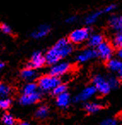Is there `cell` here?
<instances>
[{
	"instance_id": "6da1fadb",
	"label": "cell",
	"mask_w": 122,
	"mask_h": 125,
	"mask_svg": "<svg viewBox=\"0 0 122 125\" xmlns=\"http://www.w3.org/2000/svg\"><path fill=\"white\" fill-rule=\"evenodd\" d=\"M73 45L67 39H61L50 49L45 54V61L47 64L53 65L58 62L62 58L69 56L72 53Z\"/></svg>"
},
{
	"instance_id": "7a4b0ae2",
	"label": "cell",
	"mask_w": 122,
	"mask_h": 125,
	"mask_svg": "<svg viewBox=\"0 0 122 125\" xmlns=\"http://www.w3.org/2000/svg\"><path fill=\"white\" fill-rule=\"evenodd\" d=\"M61 84V80L59 77L54 75H45L38 80V86L42 91H52L56 86Z\"/></svg>"
},
{
	"instance_id": "3957f363",
	"label": "cell",
	"mask_w": 122,
	"mask_h": 125,
	"mask_svg": "<svg viewBox=\"0 0 122 125\" xmlns=\"http://www.w3.org/2000/svg\"><path fill=\"white\" fill-rule=\"evenodd\" d=\"M89 28H81L75 29L69 34L68 40L72 44H81L86 41L91 35Z\"/></svg>"
},
{
	"instance_id": "277c9868",
	"label": "cell",
	"mask_w": 122,
	"mask_h": 125,
	"mask_svg": "<svg viewBox=\"0 0 122 125\" xmlns=\"http://www.w3.org/2000/svg\"><path fill=\"white\" fill-rule=\"evenodd\" d=\"M97 56L103 60L108 61L112 58L113 54V46L112 43L108 41H103L97 47H96Z\"/></svg>"
},
{
	"instance_id": "5b68a950",
	"label": "cell",
	"mask_w": 122,
	"mask_h": 125,
	"mask_svg": "<svg viewBox=\"0 0 122 125\" xmlns=\"http://www.w3.org/2000/svg\"><path fill=\"white\" fill-rule=\"evenodd\" d=\"M92 82L93 86L96 89V92L103 94V95H106L111 91V87H110L109 84H108V80L105 79L103 76H102V75H96L93 78Z\"/></svg>"
},
{
	"instance_id": "8992f818",
	"label": "cell",
	"mask_w": 122,
	"mask_h": 125,
	"mask_svg": "<svg viewBox=\"0 0 122 125\" xmlns=\"http://www.w3.org/2000/svg\"><path fill=\"white\" fill-rule=\"evenodd\" d=\"M70 69H71V65L69 62H58L51 66V68L50 70V75L60 77L62 75H65L66 73H67Z\"/></svg>"
},
{
	"instance_id": "52a82bcc",
	"label": "cell",
	"mask_w": 122,
	"mask_h": 125,
	"mask_svg": "<svg viewBox=\"0 0 122 125\" xmlns=\"http://www.w3.org/2000/svg\"><path fill=\"white\" fill-rule=\"evenodd\" d=\"M46 61H45V56L43 55L41 52H35L32 55L31 60L28 63V66L29 68L33 69H38L44 66Z\"/></svg>"
},
{
	"instance_id": "ba28073f",
	"label": "cell",
	"mask_w": 122,
	"mask_h": 125,
	"mask_svg": "<svg viewBox=\"0 0 122 125\" xmlns=\"http://www.w3.org/2000/svg\"><path fill=\"white\" fill-rule=\"evenodd\" d=\"M41 99V94L39 92H35L30 94H23L20 98V103L22 105H30L38 102Z\"/></svg>"
},
{
	"instance_id": "9c48e42d",
	"label": "cell",
	"mask_w": 122,
	"mask_h": 125,
	"mask_svg": "<svg viewBox=\"0 0 122 125\" xmlns=\"http://www.w3.org/2000/svg\"><path fill=\"white\" fill-rule=\"evenodd\" d=\"M96 57H98L96 50L93 49L92 47H90V48L85 49L83 52H81L77 56V61L79 62H85Z\"/></svg>"
},
{
	"instance_id": "30bf717a",
	"label": "cell",
	"mask_w": 122,
	"mask_h": 125,
	"mask_svg": "<svg viewBox=\"0 0 122 125\" xmlns=\"http://www.w3.org/2000/svg\"><path fill=\"white\" fill-rule=\"evenodd\" d=\"M96 89L95 88L94 86H91V87H87L84 89L83 91H81L80 94H79L75 97V101L76 102H80V101H86L88 99H90L91 97L96 94Z\"/></svg>"
},
{
	"instance_id": "8fae6325",
	"label": "cell",
	"mask_w": 122,
	"mask_h": 125,
	"mask_svg": "<svg viewBox=\"0 0 122 125\" xmlns=\"http://www.w3.org/2000/svg\"><path fill=\"white\" fill-rule=\"evenodd\" d=\"M110 28L116 33L122 32V16H113L108 21Z\"/></svg>"
},
{
	"instance_id": "7c38bea8",
	"label": "cell",
	"mask_w": 122,
	"mask_h": 125,
	"mask_svg": "<svg viewBox=\"0 0 122 125\" xmlns=\"http://www.w3.org/2000/svg\"><path fill=\"white\" fill-rule=\"evenodd\" d=\"M50 27L47 24H43V25H40L36 30L32 33L31 36L33 37V39H41L45 37L47 34H49V33L50 32Z\"/></svg>"
},
{
	"instance_id": "4fadbf2b",
	"label": "cell",
	"mask_w": 122,
	"mask_h": 125,
	"mask_svg": "<svg viewBox=\"0 0 122 125\" xmlns=\"http://www.w3.org/2000/svg\"><path fill=\"white\" fill-rule=\"evenodd\" d=\"M71 98L67 93H63V94H61L59 95H57L56 97V104L59 107L61 108H65L67 107L70 104Z\"/></svg>"
},
{
	"instance_id": "5bb4252c",
	"label": "cell",
	"mask_w": 122,
	"mask_h": 125,
	"mask_svg": "<svg viewBox=\"0 0 122 125\" xmlns=\"http://www.w3.org/2000/svg\"><path fill=\"white\" fill-rule=\"evenodd\" d=\"M87 43L89 45L90 47H92V48H95V47H97L100 44L102 43L103 40V37L102 34H99V33H94V34H91L90 37L87 40Z\"/></svg>"
},
{
	"instance_id": "9a60e30c",
	"label": "cell",
	"mask_w": 122,
	"mask_h": 125,
	"mask_svg": "<svg viewBox=\"0 0 122 125\" xmlns=\"http://www.w3.org/2000/svg\"><path fill=\"white\" fill-rule=\"evenodd\" d=\"M107 67L110 71L119 72L122 70V60L120 59H109L107 62Z\"/></svg>"
},
{
	"instance_id": "2e32d148",
	"label": "cell",
	"mask_w": 122,
	"mask_h": 125,
	"mask_svg": "<svg viewBox=\"0 0 122 125\" xmlns=\"http://www.w3.org/2000/svg\"><path fill=\"white\" fill-rule=\"evenodd\" d=\"M103 14V10L91 13V14H89L88 16H85V18H84V23H85L86 25H88V26L94 24V23L97 21L98 18L100 17V16Z\"/></svg>"
},
{
	"instance_id": "e0dca14e",
	"label": "cell",
	"mask_w": 122,
	"mask_h": 125,
	"mask_svg": "<svg viewBox=\"0 0 122 125\" xmlns=\"http://www.w3.org/2000/svg\"><path fill=\"white\" fill-rule=\"evenodd\" d=\"M21 77H22L24 80L26 81H32L34 80L37 76V73L35 71V69L29 68V67H27L26 69L21 71Z\"/></svg>"
},
{
	"instance_id": "ac0fdd59",
	"label": "cell",
	"mask_w": 122,
	"mask_h": 125,
	"mask_svg": "<svg viewBox=\"0 0 122 125\" xmlns=\"http://www.w3.org/2000/svg\"><path fill=\"white\" fill-rule=\"evenodd\" d=\"M84 109L88 113H96L103 109V105L101 104H98V103H86L84 105Z\"/></svg>"
},
{
	"instance_id": "d6986e66",
	"label": "cell",
	"mask_w": 122,
	"mask_h": 125,
	"mask_svg": "<svg viewBox=\"0 0 122 125\" xmlns=\"http://www.w3.org/2000/svg\"><path fill=\"white\" fill-rule=\"evenodd\" d=\"M112 45L117 49L122 48V32L116 33L112 39Z\"/></svg>"
},
{
	"instance_id": "ffe728a7",
	"label": "cell",
	"mask_w": 122,
	"mask_h": 125,
	"mask_svg": "<svg viewBox=\"0 0 122 125\" xmlns=\"http://www.w3.org/2000/svg\"><path fill=\"white\" fill-rule=\"evenodd\" d=\"M38 87V86L36 83H34V82H29L27 85H25L24 87H23L22 89L23 94H33V93L37 92Z\"/></svg>"
},
{
	"instance_id": "44dd1931",
	"label": "cell",
	"mask_w": 122,
	"mask_h": 125,
	"mask_svg": "<svg viewBox=\"0 0 122 125\" xmlns=\"http://www.w3.org/2000/svg\"><path fill=\"white\" fill-rule=\"evenodd\" d=\"M49 114V109L47 106H41L39 107L38 110L36 111V113H35V116L37 118H39V119H42V118H45Z\"/></svg>"
},
{
	"instance_id": "7402d4cb",
	"label": "cell",
	"mask_w": 122,
	"mask_h": 125,
	"mask_svg": "<svg viewBox=\"0 0 122 125\" xmlns=\"http://www.w3.org/2000/svg\"><path fill=\"white\" fill-rule=\"evenodd\" d=\"M2 122L5 125H15L16 123V119L12 115L9 114V113H6L2 117Z\"/></svg>"
},
{
	"instance_id": "603a6c76",
	"label": "cell",
	"mask_w": 122,
	"mask_h": 125,
	"mask_svg": "<svg viewBox=\"0 0 122 125\" xmlns=\"http://www.w3.org/2000/svg\"><path fill=\"white\" fill-rule=\"evenodd\" d=\"M108 84H109L110 87H111V89H114V88H117V87L120 86V79H117L116 77L114 76H110L108 77Z\"/></svg>"
},
{
	"instance_id": "cb8c5ba5",
	"label": "cell",
	"mask_w": 122,
	"mask_h": 125,
	"mask_svg": "<svg viewBox=\"0 0 122 125\" xmlns=\"http://www.w3.org/2000/svg\"><path fill=\"white\" fill-rule=\"evenodd\" d=\"M66 90H67L66 85H64V84H59L58 86H56V87L52 90V94H53L54 95L57 96V95H59V94L65 93Z\"/></svg>"
},
{
	"instance_id": "d4e9b609",
	"label": "cell",
	"mask_w": 122,
	"mask_h": 125,
	"mask_svg": "<svg viewBox=\"0 0 122 125\" xmlns=\"http://www.w3.org/2000/svg\"><path fill=\"white\" fill-rule=\"evenodd\" d=\"M11 101L8 98H2L0 99V109L1 110H7L10 106Z\"/></svg>"
},
{
	"instance_id": "484cf974",
	"label": "cell",
	"mask_w": 122,
	"mask_h": 125,
	"mask_svg": "<svg viewBox=\"0 0 122 125\" xmlns=\"http://www.w3.org/2000/svg\"><path fill=\"white\" fill-rule=\"evenodd\" d=\"M10 93V88L8 86L4 85V84H0V97L5 98Z\"/></svg>"
},
{
	"instance_id": "4316f807",
	"label": "cell",
	"mask_w": 122,
	"mask_h": 125,
	"mask_svg": "<svg viewBox=\"0 0 122 125\" xmlns=\"http://www.w3.org/2000/svg\"><path fill=\"white\" fill-rule=\"evenodd\" d=\"M0 30L4 33H6V34H10L12 33L11 28L8 24H6V23H1L0 24Z\"/></svg>"
},
{
	"instance_id": "83f0119b",
	"label": "cell",
	"mask_w": 122,
	"mask_h": 125,
	"mask_svg": "<svg viewBox=\"0 0 122 125\" xmlns=\"http://www.w3.org/2000/svg\"><path fill=\"white\" fill-rule=\"evenodd\" d=\"M115 9H116V4H109V5L106 6L105 8H103V14H108V13L113 12Z\"/></svg>"
},
{
	"instance_id": "f1b7e54d",
	"label": "cell",
	"mask_w": 122,
	"mask_h": 125,
	"mask_svg": "<svg viewBox=\"0 0 122 125\" xmlns=\"http://www.w3.org/2000/svg\"><path fill=\"white\" fill-rule=\"evenodd\" d=\"M100 125H117V121L114 118H107L103 120Z\"/></svg>"
},
{
	"instance_id": "f546056e",
	"label": "cell",
	"mask_w": 122,
	"mask_h": 125,
	"mask_svg": "<svg viewBox=\"0 0 122 125\" xmlns=\"http://www.w3.org/2000/svg\"><path fill=\"white\" fill-rule=\"evenodd\" d=\"M76 20H77V17H76L75 16H69V17L67 18V20H66V22L69 23V24H72V23L75 22Z\"/></svg>"
},
{
	"instance_id": "4dcf8cb0",
	"label": "cell",
	"mask_w": 122,
	"mask_h": 125,
	"mask_svg": "<svg viewBox=\"0 0 122 125\" xmlns=\"http://www.w3.org/2000/svg\"><path fill=\"white\" fill-rule=\"evenodd\" d=\"M117 55L120 57V59H122V48L118 49V52H117Z\"/></svg>"
},
{
	"instance_id": "1f68e13d",
	"label": "cell",
	"mask_w": 122,
	"mask_h": 125,
	"mask_svg": "<svg viewBox=\"0 0 122 125\" xmlns=\"http://www.w3.org/2000/svg\"><path fill=\"white\" fill-rule=\"evenodd\" d=\"M118 74H119V78H120V81H121L122 82V70H120V71H119Z\"/></svg>"
},
{
	"instance_id": "d6a6232c",
	"label": "cell",
	"mask_w": 122,
	"mask_h": 125,
	"mask_svg": "<svg viewBox=\"0 0 122 125\" xmlns=\"http://www.w3.org/2000/svg\"><path fill=\"white\" fill-rule=\"evenodd\" d=\"M4 67V63L3 62H0V70H2Z\"/></svg>"
},
{
	"instance_id": "836d02e7",
	"label": "cell",
	"mask_w": 122,
	"mask_h": 125,
	"mask_svg": "<svg viewBox=\"0 0 122 125\" xmlns=\"http://www.w3.org/2000/svg\"><path fill=\"white\" fill-rule=\"evenodd\" d=\"M19 125H30L28 123H27V122H22V123H21Z\"/></svg>"
}]
</instances>
